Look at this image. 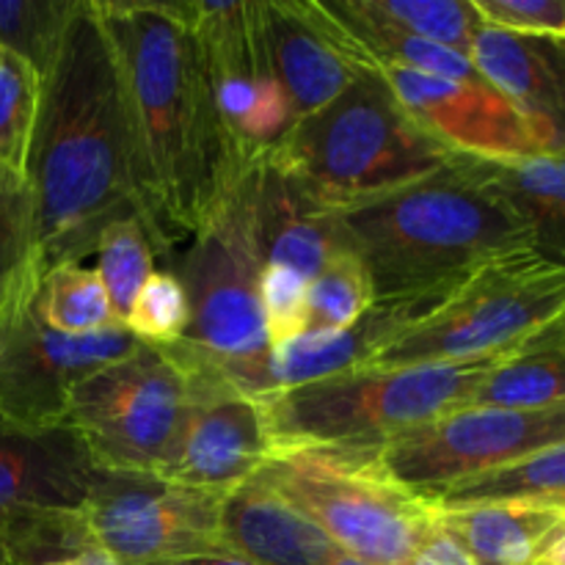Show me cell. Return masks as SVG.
<instances>
[{
  "instance_id": "4316f807",
  "label": "cell",
  "mask_w": 565,
  "mask_h": 565,
  "mask_svg": "<svg viewBox=\"0 0 565 565\" xmlns=\"http://www.w3.org/2000/svg\"><path fill=\"white\" fill-rule=\"evenodd\" d=\"M565 403V359L539 348H519L502 359L472 397V406L550 408Z\"/></svg>"
},
{
  "instance_id": "cb8c5ba5",
  "label": "cell",
  "mask_w": 565,
  "mask_h": 565,
  "mask_svg": "<svg viewBox=\"0 0 565 565\" xmlns=\"http://www.w3.org/2000/svg\"><path fill=\"white\" fill-rule=\"evenodd\" d=\"M436 505H480V502H565V441L544 447L508 467L469 478L434 500Z\"/></svg>"
},
{
  "instance_id": "d6986e66",
  "label": "cell",
  "mask_w": 565,
  "mask_h": 565,
  "mask_svg": "<svg viewBox=\"0 0 565 565\" xmlns=\"http://www.w3.org/2000/svg\"><path fill=\"white\" fill-rule=\"evenodd\" d=\"M97 475L70 428L25 434L0 417V513L17 505L81 508Z\"/></svg>"
},
{
  "instance_id": "52a82bcc",
  "label": "cell",
  "mask_w": 565,
  "mask_h": 565,
  "mask_svg": "<svg viewBox=\"0 0 565 565\" xmlns=\"http://www.w3.org/2000/svg\"><path fill=\"white\" fill-rule=\"evenodd\" d=\"M259 475L367 565H408L436 527V502L395 483L379 447H296Z\"/></svg>"
},
{
  "instance_id": "b9f144b4",
  "label": "cell",
  "mask_w": 565,
  "mask_h": 565,
  "mask_svg": "<svg viewBox=\"0 0 565 565\" xmlns=\"http://www.w3.org/2000/svg\"><path fill=\"white\" fill-rule=\"evenodd\" d=\"M331 565H367V563H362V561H356V557H351V555H345V552H340V555H337L334 561H331Z\"/></svg>"
},
{
  "instance_id": "5b68a950",
  "label": "cell",
  "mask_w": 565,
  "mask_h": 565,
  "mask_svg": "<svg viewBox=\"0 0 565 565\" xmlns=\"http://www.w3.org/2000/svg\"><path fill=\"white\" fill-rule=\"evenodd\" d=\"M265 160L320 207L340 213L441 171L456 152L403 108L375 70L298 119Z\"/></svg>"
},
{
  "instance_id": "4dcf8cb0",
  "label": "cell",
  "mask_w": 565,
  "mask_h": 565,
  "mask_svg": "<svg viewBox=\"0 0 565 565\" xmlns=\"http://www.w3.org/2000/svg\"><path fill=\"white\" fill-rule=\"evenodd\" d=\"M42 77L11 50L0 47V169L25 177L36 130Z\"/></svg>"
},
{
  "instance_id": "f35d334b",
  "label": "cell",
  "mask_w": 565,
  "mask_h": 565,
  "mask_svg": "<svg viewBox=\"0 0 565 565\" xmlns=\"http://www.w3.org/2000/svg\"><path fill=\"white\" fill-rule=\"evenodd\" d=\"M533 565H565V522L563 527L552 535V541L544 546V552H541L539 561Z\"/></svg>"
},
{
  "instance_id": "484cf974",
  "label": "cell",
  "mask_w": 565,
  "mask_h": 565,
  "mask_svg": "<svg viewBox=\"0 0 565 565\" xmlns=\"http://www.w3.org/2000/svg\"><path fill=\"white\" fill-rule=\"evenodd\" d=\"M42 281L36 204L28 177L0 169V287L33 301Z\"/></svg>"
},
{
  "instance_id": "83f0119b",
  "label": "cell",
  "mask_w": 565,
  "mask_h": 565,
  "mask_svg": "<svg viewBox=\"0 0 565 565\" xmlns=\"http://www.w3.org/2000/svg\"><path fill=\"white\" fill-rule=\"evenodd\" d=\"M94 257H97V268L94 270L103 279V287L108 292L116 320L125 326L132 301H136L143 281L154 270L158 248H154L152 235L143 226V221H119V224L108 226L103 232L97 248H94Z\"/></svg>"
},
{
  "instance_id": "60d3db41",
  "label": "cell",
  "mask_w": 565,
  "mask_h": 565,
  "mask_svg": "<svg viewBox=\"0 0 565 565\" xmlns=\"http://www.w3.org/2000/svg\"><path fill=\"white\" fill-rule=\"evenodd\" d=\"M77 565H119V563H116L108 552H103L97 546V550H92V552H86L83 557H77Z\"/></svg>"
},
{
  "instance_id": "277c9868",
  "label": "cell",
  "mask_w": 565,
  "mask_h": 565,
  "mask_svg": "<svg viewBox=\"0 0 565 565\" xmlns=\"http://www.w3.org/2000/svg\"><path fill=\"white\" fill-rule=\"evenodd\" d=\"M263 158L232 177L174 259L171 274L188 292L191 326L180 342L163 348L182 373L215 375L257 397H265L270 359L259 307L265 259L257 241V188Z\"/></svg>"
},
{
  "instance_id": "44dd1931",
  "label": "cell",
  "mask_w": 565,
  "mask_h": 565,
  "mask_svg": "<svg viewBox=\"0 0 565 565\" xmlns=\"http://www.w3.org/2000/svg\"><path fill=\"white\" fill-rule=\"evenodd\" d=\"M563 522V508L550 502L436 505V524L447 530L478 565H533Z\"/></svg>"
},
{
  "instance_id": "7c38bea8",
  "label": "cell",
  "mask_w": 565,
  "mask_h": 565,
  "mask_svg": "<svg viewBox=\"0 0 565 565\" xmlns=\"http://www.w3.org/2000/svg\"><path fill=\"white\" fill-rule=\"evenodd\" d=\"M136 348L125 326L61 334L39 320L31 303L0 334V417L25 434L66 428L72 390Z\"/></svg>"
},
{
  "instance_id": "2e32d148",
  "label": "cell",
  "mask_w": 565,
  "mask_h": 565,
  "mask_svg": "<svg viewBox=\"0 0 565 565\" xmlns=\"http://www.w3.org/2000/svg\"><path fill=\"white\" fill-rule=\"evenodd\" d=\"M469 61L524 116L541 152H565V39L522 36L480 22Z\"/></svg>"
},
{
  "instance_id": "ee69618b",
  "label": "cell",
  "mask_w": 565,
  "mask_h": 565,
  "mask_svg": "<svg viewBox=\"0 0 565 565\" xmlns=\"http://www.w3.org/2000/svg\"><path fill=\"white\" fill-rule=\"evenodd\" d=\"M561 508H563V513H565V502H561Z\"/></svg>"
},
{
  "instance_id": "8fae6325",
  "label": "cell",
  "mask_w": 565,
  "mask_h": 565,
  "mask_svg": "<svg viewBox=\"0 0 565 565\" xmlns=\"http://www.w3.org/2000/svg\"><path fill=\"white\" fill-rule=\"evenodd\" d=\"M224 497L160 475L97 469L83 511L97 546L116 563L163 565L226 555L221 541Z\"/></svg>"
},
{
  "instance_id": "7402d4cb",
  "label": "cell",
  "mask_w": 565,
  "mask_h": 565,
  "mask_svg": "<svg viewBox=\"0 0 565 565\" xmlns=\"http://www.w3.org/2000/svg\"><path fill=\"white\" fill-rule=\"evenodd\" d=\"M467 163L527 226L535 252L565 268V152L519 160L467 158Z\"/></svg>"
},
{
  "instance_id": "9a60e30c",
  "label": "cell",
  "mask_w": 565,
  "mask_h": 565,
  "mask_svg": "<svg viewBox=\"0 0 565 565\" xmlns=\"http://www.w3.org/2000/svg\"><path fill=\"white\" fill-rule=\"evenodd\" d=\"M403 108L456 154L519 160L544 154L524 116L483 77L450 81L412 70H381Z\"/></svg>"
},
{
  "instance_id": "e0dca14e",
  "label": "cell",
  "mask_w": 565,
  "mask_h": 565,
  "mask_svg": "<svg viewBox=\"0 0 565 565\" xmlns=\"http://www.w3.org/2000/svg\"><path fill=\"white\" fill-rule=\"evenodd\" d=\"M221 541L254 565H331L340 550L270 480L254 475L221 502Z\"/></svg>"
},
{
  "instance_id": "d6a6232c",
  "label": "cell",
  "mask_w": 565,
  "mask_h": 565,
  "mask_svg": "<svg viewBox=\"0 0 565 565\" xmlns=\"http://www.w3.org/2000/svg\"><path fill=\"white\" fill-rule=\"evenodd\" d=\"M191 326V303L182 281L171 270H152L132 301L125 329L143 345H174Z\"/></svg>"
},
{
  "instance_id": "3957f363",
  "label": "cell",
  "mask_w": 565,
  "mask_h": 565,
  "mask_svg": "<svg viewBox=\"0 0 565 565\" xmlns=\"http://www.w3.org/2000/svg\"><path fill=\"white\" fill-rule=\"evenodd\" d=\"M375 301L447 298L475 270L533 248L530 230L456 154L395 193L337 213Z\"/></svg>"
},
{
  "instance_id": "8992f818",
  "label": "cell",
  "mask_w": 565,
  "mask_h": 565,
  "mask_svg": "<svg viewBox=\"0 0 565 565\" xmlns=\"http://www.w3.org/2000/svg\"><path fill=\"white\" fill-rule=\"evenodd\" d=\"M500 362L359 367L276 392L265 403L281 452L296 447H381L403 430L472 406L478 386Z\"/></svg>"
},
{
  "instance_id": "9c48e42d",
  "label": "cell",
  "mask_w": 565,
  "mask_h": 565,
  "mask_svg": "<svg viewBox=\"0 0 565 565\" xmlns=\"http://www.w3.org/2000/svg\"><path fill=\"white\" fill-rule=\"evenodd\" d=\"M188 406V379L158 345H143L72 390L66 428L94 467L158 475Z\"/></svg>"
},
{
  "instance_id": "ba28073f",
  "label": "cell",
  "mask_w": 565,
  "mask_h": 565,
  "mask_svg": "<svg viewBox=\"0 0 565 565\" xmlns=\"http://www.w3.org/2000/svg\"><path fill=\"white\" fill-rule=\"evenodd\" d=\"M565 312V268L535 248L475 270L428 318L392 340L370 367L513 356Z\"/></svg>"
},
{
  "instance_id": "d4e9b609",
  "label": "cell",
  "mask_w": 565,
  "mask_h": 565,
  "mask_svg": "<svg viewBox=\"0 0 565 565\" xmlns=\"http://www.w3.org/2000/svg\"><path fill=\"white\" fill-rule=\"evenodd\" d=\"M33 309L44 326L72 337L121 326L99 274L94 268H83L81 263L47 270L39 281Z\"/></svg>"
},
{
  "instance_id": "7a4b0ae2",
  "label": "cell",
  "mask_w": 565,
  "mask_h": 565,
  "mask_svg": "<svg viewBox=\"0 0 565 565\" xmlns=\"http://www.w3.org/2000/svg\"><path fill=\"white\" fill-rule=\"evenodd\" d=\"M119 66L160 254L207 215L248 158L232 143L185 3L92 0Z\"/></svg>"
},
{
  "instance_id": "74e56055",
  "label": "cell",
  "mask_w": 565,
  "mask_h": 565,
  "mask_svg": "<svg viewBox=\"0 0 565 565\" xmlns=\"http://www.w3.org/2000/svg\"><path fill=\"white\" fill-rule=\"evenodd\" d=\"M33 301H25V298L14 296L11 290H6V287H0V334H3L6 326L11 323V320L17 318V315L22 312V309L31 307Z\"/></svg>"
},
{
  "instance_id": "d590c367",
  "label": "cell",
  "mask_w": 565,
  "mask_h": 565,
  "mask_svg": "<svg viewBox=\"0 0 565 565\" xmlns=\"http://www.w3.org/2000/svg\"><path fill=\"white\" fill-rule=\"evenodd\" d=\"M408 565H478L475 557L452 539L447 530H441L439 524L434 527V533L425 539V544L419 546L417 555L408 561Z\"/></svg>"
},
{
  "instance_id": "f546056e",
  "label": "cell",
  "mask_w": 565,
  "mask_h": 565,
  "mask_svg": "<svg viewBox=\"0 0 565 565\" xmlns=\"http://www.w3.org/2000/svg\"><path fill=\"white\" fill-rule=\"evenodd\" d=\"M356 6L386 25L456 50L467 58L475 31L483 22L472 0H356Z\"/></svg>"
},
{
  "instance_id": "ab89813d",
  "label": "cell",
  "mask_w": 565,
  "mask_h": 565,
  "mask_svg": "<svg viewBox=\"0 0 565 565\" xmlns=\"http://www.w3.org/2000/svg\"><path fill=\"white\" fill-rule=\"evenodd\" d=\"M163 565H254L237 555H202V557H188V561H177V563H163Z\"/></svg>"
},
{
  "instance_id": "ac0fdd59",
  "label": "cell",
  "mask_w": 565,
  "mask_h": 565,
  "mask_svg": "<svg viewBox=\"0 0 565 565\" xmlns=\"http://www.w3.org/2000/svg\"><path fill=\"white\" fill-rule=\"evenodd\" d=\"M441 301L445 298L375 301L351 329L334 331V334H303L285 345L270 348L268 367H265V397L329 379V375L370 367L392 340L428 318Z\"/></svg>"
},
{
  "instance_id": "30bf717a",
  "label": "cell",
  "mask_w": 565,
  "mask_h": 565,
  "mask_svg": "<svg viewBox=\"0 0 565 565\" xmlns=\"http://www.w3.org/2000/svg\"><path fill=\"white\" fill-rule=\"evenodd\" d=\"M565 441V403L550 408L467 406L379 447L381 467L434 502L452 486Z\"/></svg>"
},
{
  "instance_id": "6da1fadb",
  "label": "cell",
  "mask_w": 565,
  "mask_h": 565,
  "mask_svg": "<svg viewBox=\"0 0 565 565\" xmlns=\"http://www.w3.org/2000/svg\"><path fill=\"white\" fill-rule=\"evenodd\" d=\"M25 177L42 276L92 257L103 232L127 218L143 221L160 254L119 66L92 0L75 11L42 77Z\"/></svg>"
},
{
  "instance_id": "f1b7e54d",
  "label": "cell",
  "mask_w": 565,
  "mask_h": 565,
  "mask_svg": "<svg viewBox=\"0 0 565 565\" xmlns=\"http://www.w3.org/2000/svg\"><path fill=\"white\" fill-rule=\"evenodd\" d=\"M83 0H0V47L25 58L44 77Z\"/></svg>"
},
{
  "instance_id": "e575fe53",
  "label": "cell",
  "mask_w": 565,
  "mask_h": 565,
  "mask_svg": "<svg viewBox=\"0 0 565 565\" xmlns=\"http://www.w3.org/2000/svg\"><path fill=\"white\" fill-rule=\"evenodd\" d=\"M480 20L522 36L565 39V0H472Z\"/></svg>"
},
{
  "instance_id": "4fadbf2b",
  "label": "cell",
  "mask_w": 565,
  "mask_h": 565,
  "mask_svg": "<svg viewBox=\"0 0 565 565\" xmlns=\"http://www.w3.org/2000/svg\"><path fill=\"white\" fill-rule=\"evenodd\" d=\"M188 406L160 478L230 494L281 452L265 397L215 375L185 373Z\"/></svg>"
},
{
  "instance_id": "7bdbcfd3",
  "label": "cell",
  "mask_w": 565,
  "mask_h": 565,
  "mask_svg": "<svg viewBox=\"0 0 565 565\" xmlns=\"http://www.w3.org/2000/svg\"><path fill=\"white\" fill-rule=\"evenodd\" d=\"M53 565H77V561H66V563H53Z\"/></svg>"
},
{
  "instance_id": "836d02e7",
  "label": "cell",
  "mask_w": 565,
  "mask_h": 565,
  "mask_svg": "<svg viewBox=\"0 0 565 565\" xmlns=\"http://www.w3.org/2000/svg\"><path fill=\"white\" fill-rule=\"evenodd\" d=\"M259 307L270 348L298 340L309 329V279L281 265H265L259 276Z\"/></svg>"
},
{
  "instance_id": "ffe728a7",
  "label": "cell",
  "mask_w": 565,
  "mask_h": 565,
  "mask_svg": "<svg viewBox=\"0 0 565 565\" xmlns=\"http://www.w3.org/2000/svg\"><path fill=\"white\" fill-rule=\"evenodd\" d=\"M257 241L265 265H281L312 281L326 263L353 248L340 218L263 158L257 188Z\"/></svg>"
},
{
  "instance_id": "603a6c76",
  "label": "cell",
  "mask_w": 565,
  "mask_h": 565,
  "mask_svg": "<svg viewBox=\"0 0 565 565\" xmlns=\"http://www.w3.org/2000/svg\"><path fill=\"white\" fill-rule=\"evenodd\" d=\"M97 550L86 511L17 505L0 513V565H53Z\"/></svg>"
},
{
  "instance_id": "1f68e13d",
  "label": "cell",
  "mask_w": 565,
  "mask_h": 565,
  "mask_svg": "<svg viewBox=\"0 0 565 565\" xmlns=\"http://www.w3.org/2000/svg\"><path fill=\"white\" fill-rule=\"evenodd\" d=\"M373 307V287L362 259L353 248L337 254L309 281V329L307 334H334L351 329Z\"/></svg>"
},
{
  "instance_id": "8d00e7d4",
  "label": "cell",
  "mask_w": 565,
  "mask_h": 565,
  "mask_svg": "<svg viewBox=\"0 0 565 565\" xmlns=\"http://www.w3.org/2000/svg\"><path fill=\"white\" fill-rule=\"evenodd\" d=\"M524 345L539 348V351H552V353H557V356L565 359V312L557 320H552L546 329H541L533 340L524 342Z\"/></svg>"
},
{
  "instance_id": "5bb4252c",
  "label": "cell",
  "mask_w": 565,
  "mask_h": 565,
  "mask_svg": "<svg viewBox=\"0 0 565 565\" xmlns=\"http://www.w3.org/2000/svg\"><path fill=\"white\" fill-rule=\"evenodd\" d=\"M259 31L296 121L331 103L364 72L379 70L320 0H259Z\"/></svg>"
}]
</instances>
